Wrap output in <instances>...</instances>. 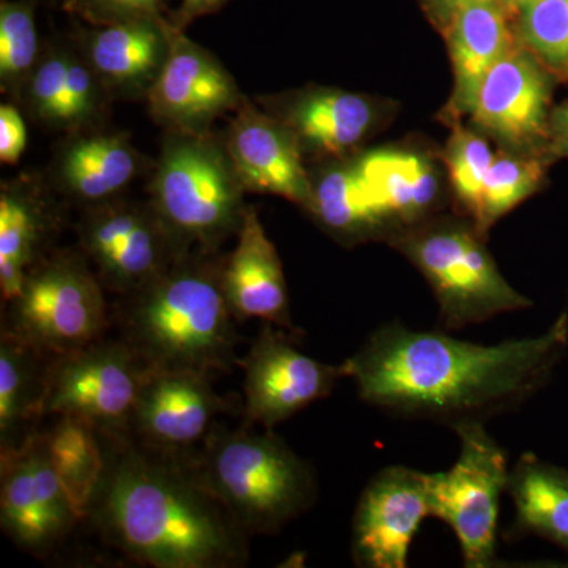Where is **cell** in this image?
<instances>
[{"mask_svg": "<svg viewBox=\"0 0 568 568\" xmlns=\"http://www.w3.org/2000/svg\"><path fill=\"white\" fill-rule=\"evenodd\" d=\"M568 351V313L529 338L478 345L443 331L377 327L343 364L358 398L388 416L454 426L514 413L551 383Z\"/></svg>", "mask_w": 568, "mask_h": 568, "instance_id": "1", "label": "cell"}, {"mask_svg": "<svg viewBox=\"0 0 568 568\" xmlns=\"http://www.w3.org/2000/svg\"><path fill=\"white\" fill-rule=\"evenodd\" d=\"M104 540L155 568H233L248 560L246 534L194 469L118 439L91 515Z\"/></svg>", "mask_w": 568, "mask_h": 568, "instance_id": "2", "label": "cell"}, {"mask_svg": "<svg viewBox=\"0 0 568 568\" xmlns=\"http://www.w3.org/2000/svg\"><path fill=\"white\" fill-rule=\"evenodd\" d=\"M219 253L183 254L129 295L125 342L148 366L212 373L230 368L235 316L222 284Z\"/></svg>", "mask_w": 568, "mask_h": 568, "instance_id": "3", "label": "cell"}, {"mask_svg": "<svg viewBox=\"0 0 568 568\" xmlns=\"http://www.w3.org/2000/svg\"><path fill=\"white\" fill-rule=\"evenodd\" d=\"M194 473L246 536H272L316 503L315 469L272 429L211 433Z\"/></svg>", "mask_w": 568, "mask_h": 568, "instance_id": "4", "label": "cell"}, {"mask_svg": "<svg viewBox=\"0 0 568 568\" xmlns=\"http://www.w3.org/2000/svg\"><path fill=\"white\" fill-rule=\"evenodd\" d=\"M245 193L222 136L164 132L149 203L183 253H219L237 235Z\"/></svg>", "mask_w": 568, "mask_h": 568, "instance_id": "5", "label": "cell"}, {"mask_svg": "<svg viewBox=\"0 0 568 568\" xmlns=\"http://www.w3.org/2000/svg\"><path fill=\"white\" fill-rule=\"evenodd\" d=\"M485 241L470 220L450 216H429L388 241L432 287L443 331H463L534 306L507 282Z\"/></svg>", "mask_w": 568, "mask_h": 568, "instance_id": "6", "label": "cell"}, {"mask_svg": "<svg viewBox=\"0 0 568 568\" xmlns=\"http://www.w3.org/2000/svg\"><path fill=\"white\" fill-rule=\"evenodd\" d=\"M103 287L84 253H52L29 272L21 293L9 304L3 327L41 355L82 349L103 338Z\"/></svg>", "mask_w": 568, "mask_h": 568, "instance_id": "7", "label": "cell"}, {"mask_svg": "<svg viewBox=\"0 0 568 568\" xmlns=\"http://www.w3.org/2000/svg\"><path fill=\"white\" fill-rule=\"evenodd\" d=\"M459 454L444 473L426 474L432 517L457 537L467 568L497 566L500 499L507 495V452L481 422L454 426Z\"/></svg>", "mask_w": 568, "mask_h": 568, "instance_id": "8", "label": "cell"}, {"mask_svg": "<svg viewBox=\"0 0 568 568\" xmlns=\"http://www.w3.org/2000/svg\"><path fill=\"white\" fill-rule=\"evenodd\" d=\"M144 369V362L125 339L102 338L73 353L55 355L44 368L41 417L82 418L100 435L122 439L133 426Z\"/></svg>", "mask_w": 568, "mask_h": 568, "instance_id": "9", "label": "cell"}, {"mask_svg": "<svg viewBox=\"0 0 568 568\" xmlns=\"http://www.w3.org/2000/svg\"><path fill=\"white\" fill-rule=\"evenodd\" d=\"M81 252L106 290L132 295L183 256L151 203L121 197L84 207L78 223Z\"/></svg>", "mask_w": 568, "mask_h": 568, "instance_id": "10", "label": "cell"}, {"mask_svg": "<svg viewBox=\"0 0 568 568\" xmlns=\"http://www.w3.org/2000/svg\"><path fill=\"white\" fill-rule=\"evenodd\" d=\"M294 339L295 334L264 323L239 362L244 369L246 417L265 429L327 398L346 377L345 364L316 361L302 353Z\"/></svg>", "mask_w": 568, "mask_h": 568, "instance_id": "11", "label": "cell"}, {"mask_svg": "<svg viewBox=\"0 0 568 568\" xmlns=\"http://www.w3.org/2000/svg\"><path fill=\"white\" fill-rule=\"evenodd\" d=\"M0 455L3 532L22 551L48 555L81 519L52 466L43 433H33L22 446Z\"/></svg>", "mask_w": 568, "mask_h": 568, "instance_id": "12", "label": "cell"}, {"mask_svg": "<svg viewBox=\"0 0 568 568\" xmlns=\"http://www.w3.org/2000/svg\"><path fill=\"white\" fill-rule=\"evenodd\" d=\"M556 84L558 80L517 39L481 81L470 122L508 152L547 153Z\"/></svg>", "mask_w": 568, "mask_h": 568, "instance_id": "13", "label": "cell"}, {"mask_svg": "<svg viewBox=\"0 0 568 568\" xmlns=\"http://www.w3.org/2000/svg\"><path fill=\"white\" fill-rule=\"evenodd\" d=\"M166 65L145 103L164 132L209 133L220 118L234 114L246 99L237 81L211 51L170 22Z\"/></svg>", "mask_w": 568, "mask_h": 568, "instance_id": "14", "label": "cell"}, {"mask_svg": "<svg viewBox=\"0 0 568 568\" xmlns=\"http://www.w3.org/2000/svg\"><path fill=\"white\" fill-rule=\"evenodd\" d=\"M429 510L426 473L392 465L369 478L351 528V556L362 568H406Z\"/></svg>", "mask_w": 568, "mask_h": 568, "instance_id": "15", "label": "cell"}, {"mask_svg": "<svg viewBox=\"0 0 568 568\" xmlns=\"http://www.w3.org/2000/svg\"><path fill=\"white\" fill-rule=\"evenodd\" d=\"M245 192L272 194L312 212V174L293 130L245 99L222 134Z\"/></svg>", "mask_w": 568, "mask_h": 568, "instance_id": "16", "label": "cell"}, {"mask_svg": "<svg viewBox=\"0 0 568 568\" xmlns=\"http://www.w3.org/2000/svg\"><path fill=\"white\" fill-rule=\"evenodd\" d=\"M256 102L293 130L304 155L327 162L353 155L383 118L372 97L324 85L260 97Z\"/></svg>", "mask_w": 568, "mask_h": 568, "instance_id": "17", "label": "cell"}, {"mask_svg": "<svg viewBox=\"0 0 568 568\" xmlns=\"http://www.w3.org/2000/svg\"><path fill=\"white\" fill-rule=\"evenodd\" d=\"M224 410L209 373L145 365L133 426L153 447L181 450L211 436L216 416Z\"/></svg>", "mask_w": 568, "mask_h": 568, "instance_id": "18", "label": "cell"}, {"mask_svg": "<svg viewBox=\"0 0 568 568\" xmlns=\"http://www.w3.org/2000/svg\"><path fill=\"white\" fill-rule=\"evenodd\" d=\"M152 163L125 132L103 125L67 133L55 148L48 170V185L70 203L91 205L121 197Z\"/></svg>", "mask_w": 568, "mask_h": 568, "instance_id": "19", "label": "cell"}, {"mask_svg": "<svg viewBox=\"0 0 568 568\" xmlns=\"http://www.w3.org/2000/svg\"><path fill=\"white\" fill-rule=\"evenodd\" d=\"M170 20L138 18L82 33L81 54L112 99H145L170 55Z\"/></svg>", "mask_w": 568, "mask_h": 568, "instance_id": "20", "label": "cell"}, {"mask_svg": "<svg viewBox=\"0 0 568 568\" xmlns=\"http://www.w3.org/2000/svg\"><path fill=\"white\" fill-rule=\"evenodd\" d=\"M233 252L223 256L222 284L235 320H261L298 335L280 254L256 209L246 205Z\"/></svg>", "mask_w": 568, "mask_h": 568, "instance_id": "21", "label": "cell"}, {"mask_svg": "<svg viewBox=\"0 0 568 568\" xmlns=\"http://www.w3.org/2000/svg\"><path fill=\"white\" fill-rule=\"evenodd\" d=\"M50 185L18 175L0 186V293L9 305L21 293L33 265L58 233V205Z\"/></svg>", "mask_w": 568, "mask_h": 568, "instance_id": "22", "label": "cell"}, {"mask_svg": "<svg viewBox=\"0 0 568 568\" xmlns=\"http://www.w3.org/2000/svg\"><path fill=\"white\" fill-rule=\"evenodd\" d=\"M510 14L503 2L478 3L459 10L444 29L455 80L446 110L450 125L469 115L481 81L517 41Z\"/></svg>", "mask_w": 568, "mask_h": 568, "instance_id": "23", "label": "cell"}, {"mask_svg": "<svg viewBox=\"0 0 568 568\" xmlns=\"http://www.w3.org/2000/svg\"><path fill=\"white\" fill-rule=\"evenodd\" d=\"M312 179L315 196L308 215L325 233L345 245L394 237L395 224L358 170L354 156L328 160Z\"/></svg>", "mask_w": 568, "mask_h": 568, "instance_id": "24", "label": "cell"}, {"mask_svg": "<svg viewBox=\"0 0 568 568\" xmlns=\"http://www.w3.org/2000/svg\"><path fill=\"white\" fill-rule=\"evenodd\" d=\"M507 495L515 508L508 540L544 538L568 558V469L526 452L510 467Z\"/></svg>", "mask_w": 568, "mask_h": 568, "instance_id": "25", "label": "cell"}, {"mask_svg": "<svg viewBox=\"0 0 568 568\" xmlns=\"http://www.w3.org/2000/svg\"><path fill=\"white\" fill-rule=\"evenodd\" d=\"M354 159L395 224L396 234L429 219L439 196V175L425 155L376 149Z\"/></svg>", "mask_w": 568, "mask_h": 568, "instance_id": "26", "label": "cell"}, {"mask_svg": "<svg viewBox=\"0 0 568 568\" xmlns=\"http://www.w3.org/2000/svg\"><path fill=\"white\" fill-rule=\"evenodd\" d=\"M43 357L39 351L2 327L0 336V454L22 446L41 417Z\"/></svg>", "mask_w": 568, "mask_h": 568, "instance_id": "27", "label": "cell"}, {"mask_svg": "<svg viewBox=\"0 0 568 568\" xmlns=\"http://www.w3.org/2000/svg\"><path fill=\"white\" fill-rule=\"evenodd\" d=\"M99 435L95 426L73 416H58L55 424L43 433L52 466L81 521L91 515L106 470L108 458Z\"/></svg>", "mask_w": 568, "mask_h": 568, "instance_id": "28", "label": "cell"}, {"mask_svg": "<svg viewBox=\"0 0 568 568\" xmlns=\"http://www.w3.org/2000/svg\"><path fill=\"white\" fill-rule=\"evenodd\" d=\"M552 163L555 160L548 153H497L470 219L478 233L487 235L508 212L534 196L547 181Z\"/></svg>", "mask_w": 568, "mask_h": 568, "instance_id": "29", "label": "cell"}, {"mask_svg": "<svg viewBox=\"0 0 568 568\" xmlns=\"http://www.w3.org/2000/svg\"><path fill=\"white\" fill-rule=\"evenodd\" d=\"M36 6L37 0L0 2V91L17 104L26 81L43 54L37 32Z\"/></svg>", "mask_w": 568, "mask_h": 568, "instance_id": "30", "label": "cell"}, {"mask_svg": "<svg viewBox=\"0 0 568 568\" xmlns=\"http://www.w3.org/2000/svg\"><path fill=\"white\" fill-rule=\"evenodd\" d=\"M515 33L558 82L568 84V0H534L518 11Z\"/></svg>", "mask_w": 568, "mask_h": 568, "instance_id": "31", "label": "cell"}, {"mask_svg": "<svg viewBox=\"0 0 568 568\" xmlns=\"http://www.w3.org/2000/svg\"><path fill=\"white\" fill-rule=\"evenodd\" d=\"M496 153L489 148L484 133L452 123V136L446 149V164L452 189L459 204L473 219L480 201L485 179Z\"/></svg>", "mask_w": 568, "mask_h": 568, "instance_id": "32", "label": "cell"}, {"mask_svg": "<svg viewBox=\"0 0 568 568\" xmlns=\"http://www.w3.org/2000/svg\"><path fill=\"white\" fill-rule=\"evenodd\" d=\"M71 7L93 26L163 17L162 0H71Z\"/></svg>", "mask_w": 568, "mask_h": 568, "instance_id": "33", "label": "cell"}, {"mask_svg": "<svg viewBox=\"0 0 568 568\" xmlns=\"http://www.w3.org/2000/svg\"><path fill=\"white\" fill-rule=\"evenodd\" d=\"M28 145V129L20 104L9 102L0 106V162L17 164Z\"/></svg>", "mask_w": 568, "mask_h": 568, "instance_id": "34", "label": "cell"}, {"mask_svg": "<svg viewBox=\"0 0 568 568\" xmlns=\"http://www.w3.org/2000/svg\"><path fill=\"white\" fill-rule=\"evenodd\" d=\"M547 153L555 162L568 159V102L552 108L549 115Z\"/></svg>", "mask_w": 568, "mask_h": 568, "instance_id": "35", "label": "cell"}, {"mask_svg": "<svg viewBox=\"0 0 568 568\" xmlns=\"http://www.w3.org/2000/svg\"><path fill=\"white\" fill-rule=\"evenodd\" d=\"M230 0H182L181 7L174 11L170 18L171 24L179 31L185 32V29L196 21L197 18L207 17L223 9Z\"/></svg>", "mask_w": 568, "mask_h": 568, "instance_id": "36", "label": "cell"}, {"mask_svg": "<svg viewBox=\"0 0 568 568\" xmlns=\"http://www.w3.org/2000/svg\"><path fill=\"white\" fill-rule=\"evenodd\" d=\"M425 2L429 10H432V13L435 14L440 29L444 31L448 22L459 10L478 6V3L500 2V0H425Z\"/></svg>", "mask_w": 568, "mask_h": 568, "instance_id": "37", "label": "cell"}, {"mask_svg": "<svg viewBox=\"0 0 568 568\" xmlns=\"http://www.w3.org/2000/svg\"><path fill=\"white\" fill-rule=\"evenodd\" d=\"M503 6L506 7L511 14H517L519 10L525 9L526 6H529L534 0H500Z\"/></svg>", "mask_w": 568, "mask_h": 568, "instance_id": "38", "label": "cell"}]
</instances>
